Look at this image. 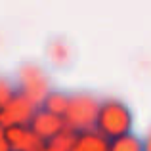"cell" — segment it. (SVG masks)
Here are the masks:
<instances>
[{"instance_id": "6da1fadb", "label": "cell", "mask_w": 151, "mask_h": 151, "mask_svg": "<svg viewBox=\"0 0 151 151\" xmlns=\"http://www.w3.org/2000/svg\"><path fill=\"white\" fill-rule=\"evenodd\" d=\"M96 124H98V130L103 132V136L107 138L122 136L132 126V113L122 101H117V100L103 101L100 109H98Z\"/></svg>"}, {"instance_id": "7a4b0ae2", "label": "cell", "mask_w": 151, "mask_h": 151, "mask_svg": "<svg viewBox=\"0 0 151 151\" xmlns=\"http://www.w3.org/2000/svg\"><path fill=\"white\" fill-rule=\"evenodd\" d=\"M98 101L94 100L90 94H81V96L71 98L69 109H67V117H69V122H73L75 126H81V128H86V126L94 124L98 117Z\"/></svg>"}, {"instance_id": "3957f363", "label": "cell", "mask_w": 151, "mask_h": 151, "mask_svg": "<svg viewBox=\"0 0 151 151\" xmlns=\"http://www.w3.org/2000/svg\"><path fill=\"white\" fill-rule=\"evenodd\" d=\"M71 103V96L63 92H48V96L44 98V109L50 111L54 115H65Z\"/></svg>"}, {"instance_id": "277c9868", "label": "cell", "mask_w": 151, "mask_h": 151, "mask_svg": "<svg viewBox=\"0 0 151 151\" xmlns=\"http://www.w3.org/2000/svg\"><path fill=\"white\" fill-rule=\"evenodd\" d=\"M71 151H109V149L105 147L103 138L96 136L92 132H82V136L77 140V144Z\"/></svg>"}, {"instance_id": "5b68a950", "label": "cell", "mask_w": 151, "mask_h": 151, "mask_svg": "<svg viewBox=\"0 0 151 151\" xmlns=\"http://www.w3.org/2000/svg\"><path fill=\"white\" fill-rule=\"evenodd\" d=\"M109 151H138V140L132 138V134H122L111 140Z\"/></svg>"}, {"instance_id": "8992f818", "label": "cell", "mask_w": 151, "mask_h": 151, "mask_svg": "<svg viewBox=\"0 0 151 151\" xmlns=\"http://www.w3.org/2000/svg\"><path fill=\"white\" fill-rule=\"evenodd\" d=\"M0 111H2V103H0Z\"/></svg>"}]
</instances>
